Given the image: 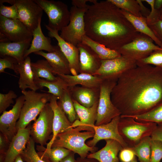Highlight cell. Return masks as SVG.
<instances>
[{
	"mask_svg": "<svg viewBox=\"0 0 162 162\" xmlns=\"http://www.w3.org/2000/svg\"><path fill=\"white\" fill-rule=\"evenodd\" d=\"M121 116L146 113L162 103V68L137 66L122 75L111 93Z\"/></svg>",
	"mask_w": 162,
	"mask_h": 162,
	"instance_id": "obj_1",
	"label": "cell"
},
{
	"mask_svg": "<svg viewBox=\"0 0 162 162\" xmlns=\"http://www.w3.org/2000/svg\"><path fill=\"white\" fill-rule=\"evenodd\" d=\"M86 35L92 40L117 51L139 33L109 0H96L88 6L84 17Z\"/></svg>",
	"mask_w": 162,
	"mask_h": 162,
	"instance_id": "obj_2",
	"label": "cell"
},
{
	"mask_svg": "<svg viewBox=\"0 0 162 162\" xmlns=\"http://www.w3.org/2000/svg\"><path fill=\"white\" fill-rule=\"evenodd\" d=\"M82 130H84V129L79 126L58 134L51 148L63 147L78 154L80 158L87 157L89 152L94 153L98 151V149L96 146L89 147L85 142L87 140L94 137V131L81 132Z\"/></svg>",
	"mask_w": 162,
	"mask_h": 162,
	"instance_id": "obj_3",
	"label": "cell"
},
{
	"mask_svg": "<svg viewBox=\"0 0 162 162\" xmlns=\"http://www.w3.org/2000/svg\"><path fill=\"white\" fill-rule=\"evenodd\" d=\"M157 126L154 122H140L132 117L120 116L118 130L128 147H132L145 137L151 136Z\"/></svg>",
	"mask_w": 162,
	"mask_h": 162,
	"instance_id": "obj_4",
	"label": "cell"
},
{
	"mask_svg": "<svg viewBox=\"0 0 162 162\" xmlns=\"http://www.w3.org/2000/svg\"><path fill=\"white\" fill-rule=\"evenodd\" d=\"M21 92L24 95L25 101L16 124L17 131L19 129L26 128L32 121L36 119L37 116L49 102L51 96L48 93L32 90L22 91Z\"/></svg>",
	"mask_w": 162,
	"mask_h": 162,
	"instance_id": "obj_5",
	"label": "cell"
},
{
	"mask_svg": "<svg viewBox=\"0 0 162 162\" xmlns=\"http://www.w3.org/2000/svg\"><path fill=\"white\" fill-rule=\"evenodd\" d=\"M117 79H103L100 86L96 126L106 124L114 118L121 115L119 110L114 105L111 99V93Z\"/></svg>",
	"mask_w": 162,
	"mask_h": 162,
	"instance_id": "obj_6",
	"label": "cell"
},
{
	"mask_svg": "<svg viewBox=\"0 0 162 162\" xmlns=\"http://www.w3.org/2000/svg\"><path fill=\"white\" fill-rule=\"evenodd\" d=\"M47 15L50 28L58 32L67 26L70 21V12L67 5L60 1L34 0Z\"/></svg>",
	"mask_w": 162,
	"mask_h": 162,
	"instance_id": "obj_7",
	"label": "cell"
},
{
	"mask_svg": "<svg viewBox=\"0 0 162 162\" xmlns=\"http://www.w3.org/2000/svg\"><path fill=\"white\" fill-rule=\"evenodd\" d=\"M148 36L139 33L131 42L124 45L117 51L122 56L136 61L145 58L161 47L155 44Z\"/></svg>",
	"mask_w": 162,
	"mask_h": 162,
	"instance_id": "obj_8",
	"label": "cell"
},
{
	"mask_svg": "<svg viewBox=\"0 0 162 162\" xmlns=\"http://www.w3.org/2000/svg\"><path fill=\"white\" fill-rule=\"evenodd\" d=\"M87 9L72 6L70 10L69 22L61 31L60 37L76 46L82 42V38L86 34L84 17Z\"/></svg>",
	"mask_w": 162,
	"mask_h": 162,
	"instance_id": "obj_9",
	"label": "cell"
},
{
	"mask_svg": "<svg viewBox=\"0 0 162 162\" xmlns=\"http://www.w3.org/2000/svg\"><path fill=\"white\" fill-rule=\"evenodd\" d=\"M54 113L49 103L45 106L38 118L31 125L30 137L35 142L40 145H46L52 138Z\"/></svg>",
	"mask_w": 162,
	"mask_h": 162,
	"instance_id": "obj_10",
	"label": "cell"
},
{
	"mask_svg": "<svg viewBox=\"0 0 162 162\" xmlns=\"http://www.w3.org/2000/svg\"><path fill=\"white\" fill-rule=\"evenodd\" d=\"M15 5L19 19L31 32L37 27L41 19L43 10L34 0H0V3Z\"/></svg>",
	"mask_w": 162,
	"mask_h": 162,
	"instance_id": "obj_11",
	"label": "cell"
},
{
	"mask_svg": "<svg viewBox=\"0 0 162 162\" xmlns=\"http://www.w3.org/2000/svg\"><path fill=\"white\" fill-rule=\"evenodd\" d=\"M99 69L94 75L102 79H116L127 71L137 66L136 61L122 56L114 58L101 60Z\"/></svg>",
	"mask_w": 162,
	"mask_h": 162,
	"instance_id": "obj_12",
	"label": "cell"
},
{
	"mask_svg": "<svg viewBox=\"0 0 162 162\" xmlns=\"http://www.w3.org/2000/svg\"><path fill=\"white\" fill-rule=\"evenodd\" d=\"M0 32L12 42L32 40L33 33L19 19H12L0 15Z\"/></svg>",
	"mask_w": 162,
	"mask_h": 162,
	"instance_id": "obj_13",
	"label": "cell"
},
{
	"mask_svg": "<svg viewBox=\"0 0 162 162\" xmlns=\"http://www.w3.org/2000/svg\"><path fill=\"white\" fill-rule=\"evenodd\" d=\"M25 101L24 95L20 96L16 99L12 108L4 112L0 117V131L10 142L16 134V124L20 114Z\"/></svg>",
	"mask_w": 162,
	"mask_h": 162,
	"instance_id": "obj_14",
	"label": "cell"
},
{
	"mask_svg": "<svg viewBox=\"0 0 162 162\" xmlns=\"http://www.w3.org/2000/svg\"><path fill=\"white\" fill-rule=\"evenodd\" d=\"M120 118V116H117L107 124L94 125L93 127L95 132L94 136L92 140L86 142L87 145L94 147L100 140L112 139L118 142L123 148L128 147L118 132V124Z\"/></svg>",
	"mask_w": 162,
	"mask_h": 162,
	"instance_id": "obj_15",
	"label": "cell"
},
{
	"mask_svg": "<svg viewBox=\"0 0 162 162\" xmlns=\"http://www.w3.org/2000/svg\"><path fill=\"white\" fill-rule=\"evenodd\" d=\"M58 100L57 97L51 94L49 103L54 113L53 132L52 139L46 145L47 149L51 148L52 143L58 134L73 128L72 127V124L70 122L62 110Z\"/></svg>",
	"mask_w": 162,
	"mask_h": 162,
	"instance_id": "obj_16",
	"label": "cell"
},
{
	"mask_svg": "<svg viewBox=\"0 0 162 162\" xmlns=\"http://www.w3.org/2000/svg\"><path fill=\"white\" fill-rule=\"evenodd\" d=\"M45 26L49 31L48 35L56 39L60 50L68 59L71 75L79 74V52L77 46L67 42L61 38L58 34V32L51 29L47 25H45Z\"/></svg>",
	"mask_w": 162,
	"mask_h": 162,
	"instance_id": "obj_17",
	"label": "cell"
},
{
	"mask_svg": "<svg viewBox=\"0 0 162 162\" xmlns=\"http://www.w3.org/2000/svg\"><path fill=\"white\" fill-rule=\"evenodd\" d=\"M77 47L79 52L80 73L94 75L100 66L101 60L86 44L81 42Z\"/></svg>",
	"mask_w": 162,
	"mask_h": 162,
	"instance_id": "obj_18",
	"label": "cell"
},
{
	"mask_svg": "<svg viewBox=\"0 0 162 162\" xmlns=\"http://www.w3.org/2000/svg\"><path fill=\"white\" fill-rule=\"evenodd\" d=\"M31 126L30 123L26 128L18 130L10 142L3 162H14L25 149L30 137Z\"/></svg>",
	"mask_w": 162,
	"mask_h": 162,
	"instance_id": "obj_19",
	"label": "cell"
},
{
	"mask_svg": "<svg viewBox=\"0 0 162 162\" xmlns=\"http://www.w3.org/2000/svg\"><path fill=\"white\" fill-rule=\"evenodd\" d=\"M73 101L79 120L72 123V127L80 126L84 130L94 131L93 127L95 125L97 119L98 101L89 107L83 106L74 100Z\"/></svg>",
	"mask_w": 162,
	"mask_h": 162,
	"instance_id": "obj_20",
	"label": "cell"
},
{
	"mask_svg": "<svg viewBox=\"0 0 162 162\" xmlns=\"http://www.w3.org/2000/svg\"><path fill=\"white\" fill-rule=\"evenodd\" d=\"M34 53L46 59L56 76L59 74L71 75L69 62L58 45L53 52H46L40 51Z\"/></svg>",
	"mask_w": 162,
	"mask_h": 162,
	"instance_id": "obj_21",
	"label": "cell"
},
{
	"mask_svg": "<svg viewBox=\"0 0 162 162\" xmlns=\"http://www.w3.org/2000/svg\"><path fill=\"white\" fill-rule=\"evenodd\" d=\"M68 88L73 100L83 106L91 107L99 100L100 88L76 86Z\"/></svg>",
	"mask_w": 162,
	"mask_h": 162,
	"instance_id": "obj_22",
	"label": "cell"
},
{
	"mask_svg": "<svg viewBox=\"0 0 162 162\" xmlns=\"http://www.w3.org/2000/svg\"><path fill=\"white\" fill-rule=\"evenodd\" d=\"M105 146L99 150L93 153H90L88 158L96 159L99 162H119L118 153L123 148L117 141L112 139L105 140Z\"/></svg>",
	"mask_w": 162,
	"mask_h": 162,
	"instance_id": "obj_23",
	"label": "cell"
},
{
	"mask_svg": "<svg viewBox=\"0 0 162 162\" xmlns=\"http://www.w3.org/2000/svg\"><path fill=\"white\" fill-rule=\"evenodd\" d=\"M31 63L30 58L28 56L16 66L17 74L20 75L18 84L21 91L26 90L27 88L35 91L40 89L34 82Z\"/></svg>",
	"mask_w": 162,
	"mask_h": 162,
	"instance_id": "obj_24",
	"label": "cell"
},
{
	"mask_svg": "<svg viewBox=\"0 0 162 162\" xmlns=\"http://www.w3.org/2000/svg\"><path fill=\"white\" fill-rule=\"evenodd\" d=\"M41 20H39L38 26L32 32L33 38L29 47L25 52L24 58L32 53L42 50L48 52H53L57 47V46H52L50 38L46 37L43 34L41 27Z\"/></svg>",
	"mask_w": 162,
	"mask_h": 162,
	"instance_id": "obj_25",
	"label": "cell"
},
{
	"mask_svg": "<svg viewBox=\"0 0 162 162\" xmlns=\"http://www.w3.org/2000/svg\"><path fill=\"white\" fill-rule=\"evenodd\" d=\"M56 75L64 81L68 87L80 85L91 88H99L103 80L97 76L84 73L74 75L59 74Z\"/></svg>",
	"mask_w": 162,
	"mask_h": 162,
	"instance_id": "obj_26",
	"label": "cell"
},
{
	"mask_svg": "<svg viewBox=\"0 0 162 162\" xmlns=\"http://www.w3.org/2000/svg\"><path fill=\"white\" fill-rule=\"evenodd\" d=\"M32 40L18 42L0 43V56H9L15 58L18 63L24 59L25 52L29 47Z\"/></svg>",
	"mask_w": 162,
	"mask_h": 162,
	"instance_id": "obj_27",
	"label": "cell"
},
{
	"mask_svg": "<svg viewBox=\"0 0 162 162\" xmlns=\"http://www.w3.org/2000/svg\"><path fill=\"white\" fill-rule=\"evenodd\" d=\"M121 10L122 14L137 32L148 36L157 45L162 46L161 43L148 24L146 17L136 16L124 10Z\"/></svg>",
	"mask_w": 162,
	"mask_h": 162,
	"instance_id": "obj_28",
	"label": "cell"
},
{
	"mask_svg": "<svg viewBox=\"0 0 162 162\" xmlns=\"http://www.w3.org/2000/svg\"><path fill=\"white\" fill-rule=\"evenodd\" d=\"M36 149L40 158L46 162H59L71 151L60 146L47 149L44 146L40 145L37 146Z\"/></svg>",
	"mask_w": 162,
	"mask_h": 162,
	"instance_id": "obj_29",
	"label": "cell"
},
{
	"mask_svg": "<svg viewBox=\"0 0 162 162\" xmlns=\"http://www.w3.org/2000/svg\"><path fill=\"white\" fill-rule=\"evenodd\" d=\"M57 79L55 81H51L40 78H34V81L40 89L44 87L48 88L47 92L57 97L58 99L62 96L64 89L68 88L64 81L60 76L56 75Z\"/></svg>",
	"mask_w": 162,
	"mask_h": 162,
	"instance_id": "obj_30",
	"label": "cell"
},
{
	"mask_svg": "<svg viewBox=\"0 0 162 162\" xmlns=\"http://www.w3.org/2000/svg\"><path fill=\"white\" fill-rule=\"evenodd\" d=\"M82 42L90 47L101 60L114 58L121 56L117 51L107 47L92 40L86 34L82 38Z\"/></svg>",
	"mask_w": 162,
	"mask_h": 162,
	"instance_id": "obj_31",
	"label": "cell"
},
{
	"mask_svg": "<svg viewBox=\"0 0 162 162\" xmlns=\"http://www.w3.org/2000/svg\"><path fill=\"white\" fill-rule=\"evenodd\" d=\"M31 67L34 78H42L49 81H55L57 76L46 60L41 59L31 63Z\"/></svg>",
	"mask_w": 162,
	"mask_h": 162,
	"instance_id": "obj_32",
	"label": "cell"
},
{
	"mask_svg": "<svg viewBox=\"0 0 162 162\" xmlns=\"http://www.w3.org/2000/svg\"><path fill=\"white\" fill-rule=\"evenodd\" d=\"M58 100L62 110L71 123L79 120L68 88L64 90L62 96Z\"/></svg>",
	"mask_w": 162,
	"mask_h": 162,
	"instance_id": "obj_33",
	"label": "cell"
},
{
	"mask_svg": "<svg viewBox=\"0 0 162 162\" xmlns=\"http://www.w3.org/2000/svg\"><path fill=\"white\" fill-rule=\"evenodd\" d=\"M151 139L150 136L145 137L137 144L129 147L137 157L139 162H150Z\"/></svg>",
	"mask_w": 162,
	"mask_h": 162,
	"instance_id": "obj_34",
	"label": "cell"
},
{
	"mask_svg": "<svg viewBox=\"0 0 162 162\" xmlns=\"http://www.w3.org/2000/svg\"><path fill=\"white\" fill-rule=\"evenodd\" d=\"M129 117L134 118L136 121L142 122H152L157 124H162V103L148 112L137 116Z\"/></svg>",
	"mask_w": 162,
	"mask_h": 162,
	"instance_id": "obj_35",
	"label": "cell"
},
{
	"mask_svg": "<svg viewBox=\"0 0 162 162\" xmlns=\"http://www.w3.org/2000/svg\"><path fill=\"white\" fill-rule=\"evenodd\" d=\"M121 9L138 17L143 16L140 12V5L137 0H109Z\"/></svg>",
	"mask_w": 162,
	"mask_h": 162,
	"instance_id": "obj_36",
	"label": "cell"
},
{
	"mask_svg": "<svg viewBox=\"0 0 162 162\" xmlns=\"http://www.w3.org/2000/svg\"><path fill=\"white\" fill-rule=\"evenodd\" d=\"M24 162H46L42 160L35 148V142L30 137L26 148L20 154Z\"/></svg>",
	"mask_w": 162,
	"mask_h": 162,
	"instance_id": "obj_37",
	"label": "cell"
},
{
	"mask_svg": "<svg viewBox=\"0 0 162 162\" xmlns=\"http://www.w3.org/2000/svg\"><path fill=\"white\" fill-rule=\"evenodd\" d=\"M136 64L137 66L151 65L162 68V46L146 58L137 61Z\"/></svg>",
	"mask_w": 162,
	"mask_h": 162,
	"instance_id": "obj_38",
	"label": "cell"
},
{
	"mask_svg": "<svg viewBox=\"0 0 162 162\" xmlns=\"http://www.w3.org/2000/svg\"><path fill=\"white\" fill-rule=\"evenodd\" d=\"M150 143V162H160L162 159V142L151 139Z\"/></svg>",
	"mask_w": 162,
	"mask_h": 162,
	"instance_id": "obj_39",
	"label": "cell"
},
{
	"mask_svg": "<svg viewBox=\"0 0 162 162\" xmlns=\"http://www.w3.org/2000/svg\"><path fill=\"white\" fill-rule=\"evenodd\" d=\"M17 96L13 91L10 90L6 94L0 93V113L6 111L11 104L14 103L13 99L17 98Z\"/></svg>",
	"mask_w": 162,
	"mask_h": 162,
	"instance_id": "obj_40",
	"label": "cell"
},
{
	"mask_svg": "<svg viewBox=\"0 0 162 162\" xmlns=\"http://www.w3.org/2000/svg\"><path fill=\"white\" fill-rule=\"evenodd\" d=\"M18 64L14 58L9 56H5L0 58V73L4 72L5 69L12 70L17 74L16 67Z\"/></svg>",
	"mask_w": 162,
	"mask_h": 162,
	"instance_id": "obj_41",
	"label": "cell"
},
{
	"mask_svg": "<svg viewBox=\"0 0 162 162\" xmlns=\"http://www.w3.org/2000/svg\"><path fill=\"white\" fill-rule=\"evenodd\" d=\"M0 15L8 19H19L17 8L14 5L7 6L0 3Z\"/></svg>",
	"mask_w": 162,
	"mask_h": 162,
	"instance_id": "obj_42",
	"label": "cell"
},
{
	"mask_svg": "<svg viewBox=\"0 0 162 162\" xmlns=\"http://www.w3.org/2000/svg\"><path fill=\"white\" fill-rule=\"evenodd\" d=\"M148 3L151 6V10L148 16L146 18L148 25L152 24L159 20L160 10L156 9L154 6L155 0H142Z\"/></svg>",
	"mask_w": 162,
	"mask_h": 162,
	"instance_id": "obj_43",
	"label": "cell"
},
{
	"mask_svg": "<svg viewBox=\"0 0 162 162\" xmlns=\"http://www.w3.org/2000/svg\"><path fill=\"white\" fill-rule=\"evenodd\" d=\"M136 156L129 148H123L119 152L118 158L121 162H130Z\"/></svg>",
	"mask_w": 162,
	"mask_h": 162,
	"instance_id": "obj_44",
	"label": "cell"
},
{
	"mask_svg": "<svg viewBox=\"0 0 162 162\" xmlns=\"http://www.w3.org/2000/svg\"><path fill=\"white\" fill-rule=\"evenodd\" d=\"M10 142L2 133H0V162H3Z\"/></svg>",
	"mask_w": 162,
	"mask_h": 162,
	"instance_id": "obj_45",
	"label": "cell"
},
{
	"mask_svg": "<svg viewBox=\"0 0 162 162\" xmlns=\"http://www.w3.org/2000/svg\"><path fill=\"white\" fill-rule=\"evenodd\" d=\"M148 26L161 43L162 46V20L159 19Z\"/></svg>",
	"mask_w": 162,
	"mask_h": 162,
	"instance_id": "obj_46",
	"label": "cell"
},
{
	"mask_svg": "<svg viewBox=\"0 0 162 162\" xmlns=\"http://www.w3.org/2000/svg\"><path fill=\"white\" fill-rule=\"evenodd\" d=\"M152 139L157 140L162 142V124L157 125L151 136Z\"/></svg>",
	"mask_w": 162,
	"mask_h": 162,
	"instance_id": "obj_47",
	"label": "cell"
},
{
	"mask_svg": "<svg viewBox=\"0 0 162 162\" xmlns=\"http://www.w3.org/2000/svg\"><path fill=\"white\" fill-rule=\"evenodd\" d=\"M96 0H73L72 4L73 6L80 8H88V5L86 4L87 2L94 3Z\"/></svg>",
	"mask_w": 162,
	"mask_h": 162,
	"instance_id": "obj_48",
	"label": "cell"
},
{
	"mask_svg": "<svg viewBox=\"0 0 162 162\" xmlns=\"http://www.w3.org/2000/svg\"><path fill=\"white\" fill-rule=\"evenodd\" d=\"M137 1L140 5V12L142 16L146 18L150 14L151 11L143 5L142 0H137Z\"/></svg>",
	"mask_w": 162,
	"mask_h": 162,
	"instance_id": "obj_49",
	"label": "cell"
},
{
	"mask_svg": "<svg viewBox=\"0 0 162 162\" xmlns=\"http://www.w3.org/2000/svg\"><path fill=\"white\" fill-rule=\"evenodd\" d=\"M75 154L73 152L71 151L67 157L59 162H76V159L75 158Z\"/></svg>",
	"mask_w": 162,
	"mask_h": 162,
	"instance_id": "obj_50",
	"label": "cell"
},
{
	"mask_svg": "<svg viewBox=\"0 0 162 162\" xmlns=\"http://www.w3.org/2000/svg\"><path fill=\"white\" fill-rule=\"evenodd\" d=\"M76 162H99L96 159L88 158L87 157L85 158H81L80 157L76 159Z\"/></svg>",
	"mask_w": 162,
	"mask_h": 162,
	"instance_id": "obj_51",
	"label": "cell"
},
{
	"mask_svg": "<svg viewBox=\"0 0 162 162\" xmlns=\"http://www.w3.org/2000/svg\"><path fill=\"white\" fill-rule=\"evenodd\" d=\"M155 8L158 10L162 9V0H155L154 2Z\"/></svg>",
	"mask_w": 162,
	"mask_h": 162,
	"instance_id": "obj_52",
	"label": "cell"
},
{
	"mask_svg": "<svg viewBox=\"0 0 162 162\" xmlns=\"http://www.w3.org/2000/svg\"><path fill=\"white\" fill-rule=\"evenodd\" d=\"M11 42L3 34L0 32V43H6Z\"/></svg>",
	"mask_w": 162,
	"mask_h": 162,
	"instance_id": "obj_53",
	"label": "cell"
},
{
	"mask_svg": "<svg viewBox=\"0 0 162 162\" xmlns=\"http://www.w3.org/2000/svg\"><path fill=\"white\" fill-rule=\"evenodd\" d=\"M14 162H24V161L20 155L16 158Z\"/></svg>",
	"mask_w": 162,
	"mask_h": 162,
	"instance_id": "obj_54",
	"label": "cell"
},
{
	"mask_svg": "<svg viewBox=\"0 0 162 162\" xmlns=\"http://www.w3.org/2000/svg\"><path fill=\"white\" fill-rule=\"evenodd\" d=\"M159 19L162 20V9L160 10V15Z\"/></svg>",
	"mask_w": 162,
	"mask_h": 162,
	"instance_id": "obj_55",
	"label": "cell"
},
{
	"mask_svg": "<svg viewBox=\"0 0 162 162\" xmlns=\"http://www.w3.org/2000/svg\"><path fill=\"white\" fill-rule=\"evenodd\" d=\"M130 162H138L136 156L135 157L133 160Z\"/></svg>",
	"mask_w": 162,
	"mask_h": 162,
	"instance_id": "obj_56",
	"label": "cell"
}]
</instances>
